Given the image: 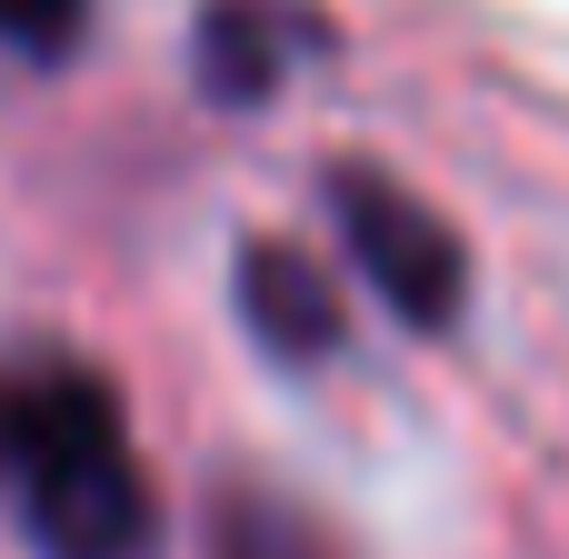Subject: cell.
Returning <instances> with one entry per match:
<instances>
[{"instance_id": "52a82bcc", "label": "cell", "mask_w": 569, "mask_h": 559, "mask_svg": "<svg viewBox=\"0 0 569 559\" xmlns=\"http://www.w3.org/2000/svg\"><path fill=\"white\" fill-rule=\"evenodd\" d=\"M0 460H10V440H0Z\"/></svg>"}, {"instance_id": "3957f363", "label": "cell", "mask_w": 569, "mask_h": 559, "mask_svg": "<svg viewBox=\"0 0 569 559\" xmlns=\"http://www.w3.org/2000/svg\"><path fill=\"white\" fill-rule=\"evenodd\" d=\"M230 310H240L250 350H260V360H280V370H320V360L350 340L340 270H330L320 250L280 240V230H250V240L230 250Z\"/></svg>"}, {"instance_id": "277c9868", "label": "cell", "mask_w": 569, "mask_h": 559, "mask_svg": "<svg viewBox=\"0 0 569 559\" xmlns=\"http://www.w3.org/2000/svg\"><path fill=\"white\" fill-rule=\"evenodd\" d=\"M330 40H340V30H330V10H310V0H200V20H190V80H200V100H220V110H260V100H280L290 70L320 60Z\"/></svg>"}, {"instance_id": "5b68a950", "label": "cell", "mask_w": 569, "mask_h": 559, "mask_svg": "<svg viewBox=\"0 0 569 559\" xmlns=\"http://www.w3.org/2000/svg\"><path fill=\"white\" fill-rule=\"evenodd\" d=\"M210 559H350L320 510H300L270 480H220L210 490Z\"/></svg>"}, {"instance_id": "8992f818", "label": "cell", "mask_w": 569, "mask_h": 559, "mask_svg": "<svg viewBox=\"0 0 569 559\" xmlns=\"http://www.w3.org/2000/svg\"><path fill=\"white\" fill-rule=\"evenodd\" d=\"M90 40V0H0V50L20 60H70Z\"/></svg>"}, {"instance_id": "6da1fadb", "label": "cell", "mask_w": 569, "mask_h": 559, "mask_svg": "<svg viewBox=\"0 0 569 559\" xmlns=\"http://www.w3.org/2000/svg\"><path fill=\"white\" fill-rule=\"evenodd\" d=\"M0 480H20V530L40 559H150L160 550V490L140 470L130 410L110 370L70 350H30L0 380Z\"/></svg>"}, {"instance_id": "7a4b0ae2", "label": "cell", "mask_w": 569, "mask_h": 559, "mask_svg": "<svg viewBox=\"0 0 569 559\" xmlns=\"http://www.w3.org/2000/svg\"><path fill=\"white\" fill-rule=\"evenodd\" d=\"M320 210H330L350 270L390 300L400 330H420V340L460 330V310H470V240H460V220L440 200H420L380 160H330L320 170Z\"/></svg>"}]
</instances>
